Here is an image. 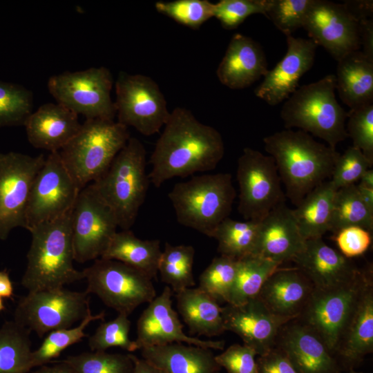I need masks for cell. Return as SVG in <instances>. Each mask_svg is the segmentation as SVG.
<instances>
[{
    "mask_svg": "<svg viewBox=\"0 0 373 373\" xmlns=\"http://www.w3.org/2000/svg\"><path fill=\"white\" fill-rule=\"evenodd\" d=\"M151 155L150 182L157 188L173 178L214 169L224 154L220 132L185 108H175Z\"/></svg>",
    "mask_w": 373,
    "mask_h": 373,
    "instance_id": "obj_1",
    "label": "cell"
},
{
    "mask_svg": "<svg viewBox=\"0 0 373 373\" xmlns=\"http://www.w3.org/2000/svg\"><path fill=\"white\" fill-rule=\"evenodd\" d=\"M276 163L287 197L297 206L314 188L331 178L340 153L303 131L286 129L263 139Z\"/></svg>",
    "mask_w": 373,
    "mask_h": 373,
    "instance_id": "obj_2",
    "label": "cell"
},
{
    "mask_svg": "<svg viewBox=\"0 0 373 373\" xmlns=\"http://www.w3.org/2000/svg\"><path fill=\"white\" fill-rule=\"evenodd\" d=\"M72 211L29 230L32 240L21 279L28 292L61 288L84 279L83 271L73 266Z\"/></svg>",
    "mask_w": 373,
    "mask_h": 373,
    "instance_id": "obj_3",
    "label": "cell"
},
{
    "mask_svg": "<svg viewBox=\"0 0 373 373\" xmlns=\"http://www.w3.org/2000/svg\"><path fill=\"white\" fill-rule=\"evenodd\" d=\"M146 149L131 137L106 171L89 184L99 198L112 210L122 230L134 224L149 187Z\"/></svg>",
    "mask_w": 373,
    "mask_h": 373,
    "instance_id": "obj_4",
    "label": "cell"
},
{
    "mask_svg": "<svg viewBox=\"0 0 373 373\" xmlns=\"http://www.w3.org/2000/svg\"><path fill=\"white\" fill-rule=\"evenodd\" d=\"M236 191L229 173L193 175L168 194L179 224L208 237L228 218Z\"/></svg>",
    "mask_w": 373,
    "mask_h": 373,
    "instance_id": "obj_5",
    "label": "cell"
},
{
    "mask_svg": "<svg viewBox=\"0 0 373 373\" xmlns=\"http://www.w3.org/2000/svg\"><path fill=\"white\" fill-rule=\"evenodd\" d=\"M335 90L333 74L296 89L280 111L285 127L298 128L336 149L348 135L345 129L347 113L337 102Z\"/></svg>",
    "mask_w": 373,
    "mask_h": 373,
    "instance_id": "obj_6",
    "label": "cell"
},
{
    "mask_svg": "<svg viewBox=\"0 0 373 373\" xmlns=\"http://www.w3.org/2000/svg\"><path fill=\"white\" fill-rule=\"evenodd\" d=\"M130 137L128 127L115 120L86 119L76 135L59 153L82 189L106 171Z\"/></svg>",
    "mask_w": 373,
    "mask_h": 373,
    "instance_id": "obj_7",
    "label": "cell"
},
{
    "mask_svg": "<svg viewBox=\"0 0 373 373\" xmlns=\"http://www.w3.org/2000/svg\"><path fill=\"white\" fill-rule=\"evenodd\" d=\"M372 268L361 270L351 281L330 289H314L297 318L310 327L336 354L347 323L359 298L372 283Z\"/></svg>",
    "mask_w": 373,
    "mask_h": 373,
    "instance_id": "obj_8",
    "label": "cell"
},
{
    "mask_svg": "<svg viewBox=\"0 0 373 373\" xmlns=\"http://www.w3.org/2000/svg\"><path fill=\"white\" fill-rule=\"evenodd\" d=\"M86 291L94 294L108 307L129 316L138 306L156 296L152 279L122 262L99 258L83 270Z\"/></svg>",
    "mask_w": 373,
    "mask_h": 373,
    "instance_id": "obj_9",
    "label": "cell"
},
{
    "mask_svg": "<svg viewBox=\"0 0 373 373\" xmlns=\"http://www.w3.org/2000/svg\"><path fill=\"white\" fill-rule=\"evenodd\" d=\"M113 85L112 74L104 66L64 72L51 76L47 83L57 103L86 119L114 120L116 110L111 95Z\"/></svg>",
    "mask_w": 373,
    "mask_h": 373,
    "instance_id": "obj_10",
    "label": "cell"
},
{
    "mask_svg": "<svg viewBox=\"0 0 373 373\" xmlns=\"http://www.w3.org/2000/svg\"><path fill=\"white\" fill-rule=\"evenodd\" d=\"M236 178L239 186L238 210L245 220L260 222L285 201L282 182L270 155L245 148L238 160Z\"/></svg>",
    "mask_w": 373,
    "mask_h": 373,
    "instance_id": "obj_11",
    "label": "cell"
},
{
    "mask_svg": "<svg viewBox=\"0 0 373 373\" xmlns=\"http://www.w3.org/2000/svg\"><path fill=\"white\" fill-rule=\"evenodd\" d=\"M88 294L64 287L28 292L19 300L14 321L41 338L82 321L90 311Z\"/></svg>",
    "mask_w": 373,
    "mask_h": 373,
    "instance_id": "obj_12",
    "label": "cell"
},
{
    "mask_svg": "<svg viewBox=\"0 0 373 373\" xmlns=\"http://www.w3.org/2000/svg\"><path fill=\"white\" fill-rule=\"evenodd\" d=\"M114 102L117 122L151 136L157 133L169 119L164 95L150 77L121 71L115 82Z\"/></svg>",
    "mask_w": 373,
    "mask_h": 373,
    "instance_id": "obj_13",
    "label": "cell"
},
{
    "mask_svg": "<svg viewBox=\"0 0 373 373\" xmlns=\"http://www.w3.org/2000/svg\"><path fill=\"white\" fill-rule=\"evenodd\" d=\"M80 191L59 151L49 153L30 189L25 229L29 231L73 210Z\"/></svg>",
    "mask_w": 373,
    "mask_h": 373,
    "instance_id": "obj_14",
    "label": "cell"
},
{
    "mask_svg": "<svg viewBox=\"0 0 373 373\" xmlns=\"http://www.w3.org/2000/svg\"><path fill=\"white\" fill-rule=\"evenodd\" d=\"M45 158L44 154L0 153V240L15 228L26 227L30 189Z\"/></svg>",
    "mask_w": 373,
    "mask_h": 373,
    "instance_id": "obj_15",
    "label": "cell"
},
{
    "mask_svg": "<svg viewBox=\"0 0 373 373\" xmlns=\"http://www.w3.org/2000/svg\"><path fill=\"white\" fill-rule=\"evenodd\" d=\"M74 260L84 263L102 256L118 224L112 210L88 184L79 193L71 216Z\"/></svg>",
    "mask_w": 373,
    "mask_h": 373,
    "instance_id": "obj_16",
    "label": "cell"
},
{
    "mask_svg": "<svg viewBox=\"0 0 373 373\" xmlns=\"http://www.w3.org/2000/svg\"><path fill=\"white\" fill-rule=\"evenodd\" d=\"M303 28L317 46L323 47L336 61L361 48L358 22L343 3L313 0Z\"/></svg>",
    "mask_w": 373,
    "mask_h": 373,
    "instance_id": "obj_17",
    "label": "cell"
},
{
    "mask_svg": "<svg viewBox=\"0 0 373 373\" xmlns=\"http://www.w3.org/2000/svg\"><path fill=\"white\" fill-rule=\"evenodd\" d=\"M222 315L224 330L236 334L259 356L273 349L282 328L296 319L273 313L257 297L239 305L227 304Z\"/></svg>",
    "mask_w": 373,
    "mask_h": 373,
    "instance_id": "obj_18",
    "label": "cell"
},
{
    "mask_svg": "<svg viewBox=\"0 0 373 373\" xmlns=\"http://www.w3.org/2000/svg\"><path fill=\"white\" fill-rule=\"evenodd\" d=\"M172 291L166 286L149 303L137 323V350L173 343H186L202 347L223 350L224 341H204L184 334L177 312L172 307Z\"/></svg>",
    "mask_w": 373,
    "mask_h": 373,
    "instance_id": "obj_19",
    "label": "cell"
},
{
    "mask_svg": "<svg viewBox=\"0 0 373 373\" xmlns=\"http://www.w3.org/2000/svg\"><path fill=\"white\" fill-rule=\"evenodd\" d=\"M287 52L264 76L255 89L256 96L271 106L287 100L297 89L300 78L312 67L317 45L310 39L287 35Z\"/></svg>",
    "mask_w": 373,
    "mask_h": 373,
    "instance_id": "obj_20",
    "label": "cell"
},
{
    "mask_svg": "<svg viewBox=\"0 0 373 373\" xmlns=\"http://www.w3.org/2000/svg\"><path fill=\"white\" fill-rule=\"evenodd\" d=\"M291 261L316 289L337 287L361 272L350 258L329 247L322 238L306 240L303 249Z\"/></svg>",
    "mask_w": 373,
    "mask_h": 373,
    "instance_id": "obj_21",
    "label": "cell"
},
{
    "mask_svg": "<svg viewBox=\"0 0 373 373\" xmlns=\"http://www.w3.org/2000/svg\"><path fill=\"white\" fill-rule=\"evenodd\" d=\"M276 346L287 356L298 373H339L323 341L298 318L282 328Z\"/></svg>",
    "mask_w": 373,
    "mask_h": 373,
    "instance_id": "obj_22",
    "label": "cell"
},
{
    "mask_svg": "<svg viewBox=\"0 0 373 373\" xmlns=\"http://www.w3.org/2000/svg\"><path fill=\"white\" fill-rule=\"evenodd\" d=\"M305 243L292 209L283 202L260 222L253 255L283 265L291 261L303 249Z\"/></svg>",
    "mask_w": 373,
    "mask_h": 373,
    "instance_id": "obj_23",
    "label": "cell"
},
{
    "mask_svg": "<svg viewBox=\"0 0 373 373\" xmlns=\"http://www.w3.org/2000/svg\"><path fill=\"white\" fill-rule=\"evenodd\" d=\"M265 52L257 41L240 33L231 37L216 70L220 82L231 89L250 86L268 72Z\"/></svg>",
    "mask_w": 373,
    "mask_h": 373,
    "instance_id": "obj_24",
    "label": "cell"
},
{
    "mask_svg": "<svg viewBox=\"0 0 373 373\" xmlns=\"http://www.w3.org/2000/svg\"><path fill=\"white\" fill-rule=\"evenodd\" d=\"M29 143L36 149L59 151L79 132L78 115L59 103H46L24 124Z\"/></svg>",
    "mask_w": 373,
    "mask_h": 373,
    "instance_id": "obj_25",
    "label": "cell"
},
{
    "mask_svg": "<svg viewBox=\"0 0 373 373\" xmlns=\"http://www.w3.org/2000/svg\"><path fill=\"white\" fill-rule=\"evenodd\" d=\"M314 289L298 268L280 267L267 279L257 298L273 313L297 318Z\"/></svg>",
    "mask_w": 373,
    "mask_h": 373,
    "instance_id": "obj_26",
    "label": "cell"
},
{
    "mask_svg": "<svg viewBox=\"0 0 373 373\" xmlns=\"http://www.w3.org/2000/svg\"><path fill=\"white\" fill-rule=\"evenodd\" d=\"M142 358L165 373H217L221 367L209 348L173 343L141 349Z\"/></svg>",
    "mask_w": 373,
    "mask_h": 373,
    "instance_id": "obj_27",
    "label": "cell"
},
{
    "mask_svg": "<svg viewBox=\"0 0 373 373\" xmlns=\"http://www.w3.org/2000/svg\"><path fill=\"white\" fill-rule=\"evenodd\" d=\"M337 62L336 90L342 102L350 109L373 104V61L355 50Z\"/></svg>",
    "mask_w": 373,
    "mask_h": 373,
    "instance_id": "obj_28",
    "label": "cell"
},
{
    "mask_svg": "<svg viewBox=\"0 0 373 373\" xmlns=\"http://www.w3.org/2000/svg\"><path fill=\"white\" fill-rule=\"evenodd\" d=\"M373 351V283L355 306L336 353L348 363L359 362Z\"/></svg>",
    "mask_w": 373,
    "mask_h": 373,
    "instance_id": "obj_29",
    "label": "cell"
},
{
    "mask_svg": "<svg viewBox=\"0 0 373 373\" xmlns=\"http://www.w3.org/2000/svg\"><path fill=\"white\" fill-rule=\"evenodd\" d=\"M177 308L190 334L216 336L225 332L219 303L197 288H186L175 294Z\"/></svg>",
    "mask_w": 373,
    "mask_h": 373,
    "instance_id": "obj_30",
    "label": "cell"
},
{
    "mask_svg": "<svg viewBox=\"0 0 373 373\" xmlns=\"http://www.w3.org/2000/svg\"><path fill=\"white\" fill-rule=\"evenodd\" d=\"M162 251L159 240H142L130 229L122 230L115 233L100 258L125 263L153 280L157 277Z\"/></svg>",
    "mask_w": 373,
    "mask_h": 373,
    "instance_id": "obj_31",
    "label": "cell"
},
{
    "mask_svg": "<svg viewBox=\"0 0 373 373\" xmlns=\"http://www.w3.org/2000/svg\"><path fill=\"white\" fill-rule=\"evenodd\" d=\"M336 191L330 181L326 180L292 209L299 231L305 240L322 238L329 231Z\"/></svg>",
    "mask_w": 373,
    "mask_h": 373,
    "instance_id": "obj_32",
    "label": "cell"
},
{
    "mask_svg": "<svg viewBox=\"0 0 373 373\" xmlns=\"http://www.w3.org/2000/svg\"><path fill=\"white\" fill-rule=\"evenodd\" d=\"M281 265L256 255L238 260L236 276L227 304L239 305L256 298L267 279Z\"/></svg>",
    "mask_w": 373,
    "mask_h": 373,
    "instance_id": "obj_33",
    "label": "cell"
},
{
    "mask_svg": "<svg viewBox=\"0 0 373 373\" xmlns=\"http://www.w3.org/2000/svg\"><path fill=\"white\" fill-rule=\"evenodd\" d=\"M30 332L15 321L0 328V373H28L32 369Z\"/></svg>",
    "mask_w": 373,
    "mask_h": 373,
    "instance_id": "obj_34",
    "label": "cell"
},
{
    "mask_svg": "<svg viewBox=\"0 0 373 373\" xmlns=\"http://www.w3.org/2000/svg\"><path fill=\"white\" fill-rule=\"evenodd\" d=\"M260 222L238 221L229 217L222 220L211 236L218 241L220 255L235 260L253 255Z\"/></svg>",
    "mask_w": 373,
    "mask_h": 373,
    "instance_id": "obj_35",
    "label": "cell"
},
{
    "mask_svg": "<svg viewBox=\"0 0 373 373\" xmlns=\"http://www.w3.org/2000/svg\"><path fill=\"white\" fill-rule=\"evenodd\" d=\"M195 249L191 245L165 244L158 263L162 281L178 293L195 285L193 274Z\"/></svg>",
    "mask_w": 373,
    "mask_h": 373,
    "instance_id": "obj_36",
    "label": "cell"
},
{
    "mask_svg": "<svg viewBox=\"0 0 373 373\" xmlns=\"http://www.w3.org/2000/svg\"><path fill=\"white\" fill-rule=\"evenodd\" d=\"M350 226L361 227L371 233L373 230V211L362 200L356 184L336 190L329 231L334 234Z\"/></svg>",
    "mask_w": 373,
    "mask_h": 373,
    "instance_id": "obj_37",
    "label": "cell"
},
{
    "mask_svg": "<svg viewBox=\"0 0 373 373\" xmlns=\"http://www.w3.org/2000/svg\"><path fill=\"white\" fill-rule=\"evenodd\" d=\"M104 311L93 314L90 310L77 326L59 329L49 332L39 347L32 352V367L46 365L53 358L59 356L63 350L79 342L87 336L84 330L91 322L104 320Z\"/></svg>",
    "mask_w": 373,
    "mask_h": 373,
    "instance_id": "obj_38",
    "label": "cell"
},
{
    "mask_svg": "<svg viewBox=\"0 0 373 373\" xmlns=\"http://www.w3.org/2000/svg\"><path fill=\"white\" fill-rule=\"evenodd\" d=\"M238 260L215 257L200 276L198 288L217 302L229 301L237 273Z\"/></svg>",
    "mask_w": 373,
    "mask_h": 373,
    "instance_id": "obj_39",
    "label": "cell"
},
{
    "mask_svg": "<svg viewBox=\"0 0 373 373\" xmlns=\"http://www.w3.org/2000/svg\"><path fill=\"white\" fill-rule=\"evenodd\" d=\"M33 95L24 86L0 81V128L21 126L32 113Z\"/></svg>",
    "mask_w": 373,
    "mask_h": 373,
    "instance_id": "obj_40",
    "label": "cell"
},
{
    "mask_svg": "<svg viewBox=\"0 0 373 373\" xmlns=\"http://www.w3.org/2000/svg\"><path fill=\"white\" fill-rule=\"evenodd\" d=\"M77 373H134L131 354L92 351L63 360Z\"/></svg>",
    "mask_w": 373,
    "mask_h": 373,
    "instance_id": "obj_41",
    "label": "cell"
},
{
    "mask_svg": "<svg viewBox=\"0 0 373 373\" xmlns=\"http://www.w3.org/2000/svg\"><path fill=\"white\" fill-rule=\"evenodd\" d=\"M215 3L208 0L159 1L155 10L178 23L197 30L213 17Z\"/></svg>",
    "mask_w": 373,
    "mask_h": 373,
    "instance_id": "obj_42",
    "label": "cell"
},
{
    "mask_svg": "<svg viewBox=\"0 0 373 373\" xmlns=\"http://www.w3.org/2000/svg\"><path fill=\"white\" fill-rule=\"evenodd\" d=\"M128 316L118 314L115 318L101 323L88 338L91 351L104 352L112 347H119L130 352L137 350L135 341L129 338L131 321Z\"/></svg>",
    "mask_w": 373,
    "mask_h": 373,
    "instance_id": "obj_43",
    "label": "cell"
},
{
    "mask_svg": "<svg viewBox=\"0 0 373 373\" xmlns=\"http://www.w3.org/2000/svg\"><path fill=\"white\" fill-rule=\"evenodd\" d=\"M313 0H269L264 15L285 36L302 28Z\"/></svg>",
    "mask_w": 373,
    "mask_h": 373,
    "instance_id": "obj_44",
    "label": "cell"
},
{
    "mask_svg": "<svg viewBox=\"0 0 373 373\" xmlns=\"http://www.w3.org/2000/svg\"><path fill=\"white\" fill-rule=\"evenodd\" d=\"M347 118L345 129L352 140V146L373 163V104L350 109Z\"/></svg>",
    "mask_w": 373,
    "mask_h": 373,
    "instance_id": "obj_45",
    "label": "cell"
},
{
    "mask_svg": "<svg viewBox=\"0 0 373 373\" xmlns=\"http://www.w3.org/2000/svg\"><path fill=\"white\" fill-rule=\"evenodd\" d=\"M372 165L360 149L349 146L338 157L329 181L336 190L354 184Z\"/></svg>",
    "mask_w": 373,
    "mask_h": 373,
    "instance_id": "obj_46",
    "label": "cell"
},
{
    "mask_svg": "<svg viewBox=\"0 0 373 373\" xmlns=\"http://www.w3.org/2000/svg\"><path fill=\"white\" fill-rule=\"evenodd\" d=\"M269 0H220L215 3L214 17L226 30L238 28L248 17L265 15Z\"/></svg>",
    "mask_w": 373,
    "mask_h": 373,
    "instance_id": "obj_47",
    "label": "cell"
},
{
    "mask_svg": "<svg viewBox=\"0 0 373 373\" xmlns=\"http://www.w3.org/2000/svg\"><path fill=\"white\" fill-rule=\"evenodd\" d=\"M254 350L243 344H233L215 356L216 363L227 373H258Z\"/></svg>",
    "mask_w": 373,
    "mask_h": 373,
    "instance_id": "obj_48",
    "label": "cell"
},
{
    "mask_svg": "<svg viewBox=\"0 0 373 373\" xmlns=\"http://www.w3.org/2000/svg\"><path fill=\"white\" fill-rule=\"evenodd\" d=\"M340 253L351 258L363 254L372 244V233L358 226L345 227L334 234Z\"/></svg>",
    "mask_w": 373,
    "mask_h": 373,
    "instance_id": "obj_49",
    "label": "cell"
},
{
    "mask_svg": "<svg viewBox=\"0 0 373 373\" xmlns=\"http://www.w3.org/2000/svg\"><path fill=\"white\" fill-rule=\"evenodd\" d=\"M258 373H298L287 356L275 346L256 359Z\"/></svg>",
    "mask_w": 373,
    "mask_h": 373,
    "instance_id": "obj_50",
    "label": "cell"
},
{
    "mask_svg": "<svg viewBox=\"0 0 373 373\" xmlns=\"http://www.w3.org/2000/svg\"><path fill=\"white\" fill-rule=\"evenodd\" d=\"M358 37L362 53L373 61V19H366L358 22Z\"/></svg>",
    "mask_w": 373,
    "mask_h": 373,
    "instance_id": "obj_51",
    "label": "cell"
},
{
    "mask_svg": "<svg viewBox=\"0 0 373 373\" xmlns=\"http://www.w3.org/2000/svg\"><path fill=\"white\" fill-rule=\"evenodd\" d=\"M349 13L358 21L372 18L373 1L347 0L343 3Z\"/></svg>",
    "mask_w": 373,
    "mask_h": 373,
    "instance_id": "obj_52",
    "label": "cell"
},
{
    "mask_svg": "<svg viewBox=\"0 0 373 373\" xmlns=\"http://www.w3.org/2000/svg\"><path fill=\"white\" fill-rule=\"evenodd\" d=\"M134 363V373H165L144 358H140L131 354Z\"/></svg>",
    "mask_w": 373,
    "mask_h": 373,
    "instance_id": "obj_53",
    "label": "cell"
},
{
    "mask_svg": "<svg viewBox=\"0 0 373 373\" xmlns=\"http://www.w3.org/2000/svg\"><path fill=\"white\" fill-rule=\"evenodd\" d=\"M14 294V288L7 270H0V297L11 298Z\"/></svg>",
    "mask_w": 373,
    "mask_h": 373,
    "instance_id": "obj_54",
    "label": "cell"
},
{
    "mask_svg": "<svg viewBox=\"0 0 373 373\" xmlns=\"http://www.w3.org/2000/svg\"><path fill=\"white\" fill-rule=\"evenodd\" d=\"M32 373H77L70 365L63 361L53 365H42Z\"/></svg>",
    "mask_w": 373,
    "mask_h": 373,
    "instance_id": "obj_55",
    "label": "cell"
},
{
    "mask_svg": "<svg viewBox=\"0 0 373 373\" xmlns=\"http://www.w3.org/2000/svg\"><path fill=\"white\" fill-rule=\"evenodd\" d=\"M360 196L366 206L373 211V189L356 184Z\"/></svg>",
    "mask_w": 373,
    "mask_h": 373,
    "instance_id": "obj_56",
    "label": "cell"
},
{
    "mask_svg": "<svg viewBox=\"0 0 373 373\" xmlns=\"http://www.w3.org/2000/svg\"><path fill=\"white\" fill-rule=\"evenodd\" d=\"M358 184L365 187L373 189V170L372 169H367L361 176L359 180Z\"/></svg>",
    "mask_w": 373,
    "mask_h": 373,
    "instance_id": "obj_57",
    "label": "cell"
},
{
    "mask_svg": "<svg viewBox=\"0 0 373 373\" xmlns=\"http://www.w3.org/2000/svg\"><path fill=\"white\" fill-rule=\"evenodd\" d=\"M5 309V305L3 304V301L2 298L0 297V312Z\"/></svg>",
    "mask_w": 373,
    "mask_h": 373,
    "instance_id": "obj_58",
    "label": "cell"
},
{
    "mask_svg": "<svg viewBox=\"0 0 373 373\" xmlns=\"http://www.w3.org/2000/svg\"><path fill=\"white\" fill-rule=\"evenodd\" d=\"M349 373H361V372H355V371L351 370Z\"/></svg>",
    "mask_w": 373,
    "mask_h": 373,
    "instance_id": "obj_59",
    "label": "cell"
},
{
    "mask_svg": "<svg viewBox=\"0 0 373 373\" xmlns=\"http://www.w3.org/2000/svg\"><path fill=\"white\" fill-rule=\"evenodd\" d=\"M217 373H220V372H217Z\"/></svg>",
    "mask_w": 373,
    "mask_h": 373,
    "instance_id": "obj_60",
    "label": "cell"
}]
</instances>
